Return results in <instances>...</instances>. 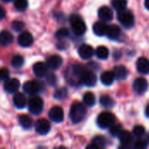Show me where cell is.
<instances>
[{
  "label": "cell",
  "mask_w": 149,
  "mask_h": 149,
  "mask_svg": "<svg viewBox=\"0 0 149 149\" xmlns=\"http://www.w3.org/2000/svg\"><path fill=\"white\" fill-rule=\"evenodd\" d=\"M120 33H121L120 28L118 25L112 24V25H108L107 26V30L106 35L110 39H116V38H118L120 37Z\"/></svg>",
  "instance_id": "22"
},
{
  "label": "cell",
  "mask_w": 149,
  "mask_h": 149,
  "mask_svg": "<svg viewBox=\"0 0 149 149\" xmlns=\"http://www.w3.org/2000/svg\"><path fill=\"white\" fill-rule=\"evenodd\" d=\"M145 113H146V116L149 118V104L147 106V107L145 109Z\"/></svg>",
  "instance_id": "43"
},
{
  "label": "cell",
  "mask_w": 149,
  "mask_h": 149,
  "mask_svg": "<svg viewBox=\"0 0 149 149\" xmlns=\"http://www.w3.org/2000/svg\"><path fill=\"white\" fill-rule=\"evenodd\" d=\"M145 7L149 10V0H145Z\"/></svg>",
  "instance_id": "44"
},
{
  "label": "cell",
  "mask_w": 149,
  "mask_h": 149,
  "mask_svg": "<svg viewBox=\"0 0 149 149\" xmlns=\"http://www.w3.org/2000/svg\"><path fill=\"white\" fill-rule=\"evenodd\" d=\"M11 27L15 31H21L24 27V24L20 20H15L12 22Z\"/></svg>",
  "instance_id": "39"
},
{
  "label": "cell",
  "mask_w": 149,
  "mask_h": 149,
  "mask_svg": "<svg viewBox=\"0 0 149 149\" xmlns=\"http://www.w3.org/2000/svg\"><path fill=\"white\" fill-rule=\"evenodd\" d=\"M17 42L23 47H29L33 43V37L29 31H22L17 38Z\"/></svg>",
  "instance_id": "11"
},
{
  "label": "cell",
  "mask_w": 149,
  "mask_h": 149,
  "mask_svg": "<svg viewBox=\"0 0 149 149\" xmlns=\"http://www.w3.org/2000/svg\"><path fill=\"white\" fill-rule=\"evenodd\" d=\"M47 81H48V83L50 85H55L56 82H57V77L54 74H52V73H49L47 75Z\"/></svg>",
  "instance_id": "41"
},
{
  "label": "cell",
  "mask_w": 149,
  "mask_h": 149,
  "mask_svg": "<svg viewBox=\"0 0 149 149\" xmlns=\"http://www.w3.org/2000/svg\"><path fill=\"white\" fill-rule=\"evenodd\" d=\"M113 73L115 76V79L118 80H125L129 74V72L127 68L124 65H116L113 68Z\"/></svg>",
  "instance_id": "16"
},
{
  "label": "cell",
  "mask_w": 149,
  "mask_h": 149,
  "mask_svg": "<svg viewBox=\"0 0 149 149\" xmlns=\"http://www.w3.org/2000/svg\"><path fill=\"white\" fill-rule=\"evenodd\" d=\"M63 64V58L59 55H52L47 58L46 65L49 68L52 70L58 69Z\"/></svg>",
  "instance_id": "14"
},
{
  "label": "cell",
  "mask_w": 149,
  "mask_h": 149,
  "mask_svg": "<svg viewBox=\"0 0 149 149\" xmlns=\"http://www.w3.org/2000/svg\"><path fill=\"white\" fill-rule=\"evenodd\" d=\"M100 103L105 108H112L114 106V101L109 95H102L100 99Z\"/></svg>",
  "instance_id": "26"
},
{
  "label": "cell",
  "mask_w": 149,
  "mask_h": 149,
  "mask_svg": "<svg viewBox=\"0 0 149 149\" xmlns=\"http://www.w3.org/2000/svg\"><path fill=\"white\" fill-rule=\"evenodd\" d=\"M10 72L7 68H0V80L1 81H5L9 79Z\"/></svg>",
  "instance_id": "40"
},
{
  "label": "cell",
  "mask_w": 149,
  "mask_h": 149,
  "mask_svg": "<svg viewBox=\"0 0 149 149\" xmlns=\"http://www.w3.org/2000/svg\"><path fill=\"white\" fill-rule=\"evenodd\" d=\"M115 120L116 118L112 113L102 112L99 114L97 118V125L102 129L109 128L112 125L115 123Z\"/></svg>",
  "instance_id": "2"
},
{
  "label": "cell",
  "mask_w": 149,
  "mask_h": 149,
  "mask_svg": "<svg viewBox=\"0 0 149 149\" xmlns=\"http://www.w3.org/2000/svg\"><path fill=\"white\" fill-rule=\"evenodd\" d=\"M20 87V82L17 79H8L4 82L3 88L8 93H15Z\"/></svg>",
  "instance_id": "12"
},
{
  "label": "cell",
  "mask_w": 149,
  "mask_h": 149,
  "mask_svg": "<svg viewBox=\"0 0 149 149\" xmlns=\"http://www.w3.org/2000/svg\"><path fill=\"white\" fill-rule=\"evenodd\" d=\"M70 32L68 31L67 28H60L55 34V37L58 39H63V38H66L67 37H69Z\"/></svg>",
  "instance_id": "37"
},
{
  "label": "cell",
  "mask_w": 149,
  "mask_h": 149,
  "mask_svg": "<svg viewBox=\"0 0 149 149\" xmlns=\"http://www.w3.org/2000/svg\"><path fill=\"white\" fill-rule=\"evenodd\" d=\"M115 79V76L113 72L111 71H106L104 72L100 76V80L103 85L105 86H111Z\"/></svg>",
  "instance_id": "24"
},
{
  "label": "cell",
  "mask_w": 149,
  "mask_h": 149,
  "mask_svg": "<svg viewBox=\"0 0 149 149\" xmlns=\"http://www.w3.org/2000/svg\"><path fill=\"white\" fill-rule=\"evenodd\" d=\"M67 90L65 88H59L54 93V98L58 100H63L67 97Z\"/></svg>",
  "instance_id": "35"
},
{
  "label": "cell",
  "mask_w": 149,
  "mask_h": 149,
  "mask_svg": "<svg viewBox=\"0 0 149 149\" xmlns=\"http://www.w3.org/2000/svg\"><path fill=\"white\" fill-rule=\"evenodd\" d=\"M83 100H84V103L87 106V107H93L95 105V102H96V99H95V96L93 93L91 92H87L84 94L83 96Z\"/></svg>",
  "instance_id": "28"
},
{
  "label": "cell",
  "mask_w": 149,
  "mask_h": 149,
  "mask_svg": "<svg viewBox=\"0 0 149 149\" xmlns=\"http://www.w3.org/2000/svg\"><path fill=\"white\" fill-rule=\"evenodd\" d=\"M112 5L116 10L120 11L127 8V0H112Z\"/></svg>",
  "instance_id": "29"
},
{
  "label": "cell",
  "mask_w": 149,
  "mask_h": 149,
  "mask_svg": "<svg viewBox=\"0 0 149 149\" xmlns=\"http://www.w3.org/2000/svg\"><path fill=\"white\" fill-rule=\"evenodd\" d=\"M95 54L100 59H107L109 56V50L106 46L100 45L97 47L95 51Z\"/></svg>",
  "instance_id": "27"
},
{
  "label": "cell",
  "mask_w": 149,
  "mask_h": 149,
  "mask_svg": "<svg viewBox=\"0 0 149 149\" xmlns=\"http://www.w3.org/2000/svg\"><path fill=\"white\" fill-rule=\"evenodd\" d=\"M49 118L56 123H60L64 120V111L60 107H53L49 111Z\"/></svg>",
  "instance_id": "9"
},
{
  "label": "cell",
  "mask_w": 149,
  "mask_h": 149,
  "mask_svg": "<svg viewBox=\"0 0 149 149\" xmlns=\"http://www.w3.org/2000/svg\"><path fill=\"white\" fill-rule=\"evenodd\" d=\"M14 37L9 31H3L0 32V45L5 46L9 45L13 42Z\"/></svg>",
  "instance_id": "23"
},
{
  "label": "cell",
  "mask_w": 149,
  "mask_h": 149,
  "mask_svg": "<svg viewBox=\"0 0 149 149\" xmlns=\"http://www.w3.org/2000/svg\"><path fill=\"white\" fill-rule=\"evenodd\" d=\"M27 104H28L29 111L34 115H39L43 112L44 101L42 98L36 95H32V97L30 98V100H28Z\"/></svg>",
  "instance_id": "5"
},
{
  "label": "cell",
  "mask_w": 149,
  "mask_h": 149,
  "mask_svg": "<svg viewBox=\"0 0 149 149\" xmlns=\"http://www.w3.org/2000/svg\"><path fill=\"white\" fill-rule=\"evenodd\" d=\"M3 2H5V3H8V2H10V1H12V0H2Z\"/></svg>",
  "instance_id": "45"
},
{
  "label": "cell",
  "mask_w": 149,
  "mask_h": 149,
  "mask_svg": "<svg viewBox=\"0 0 149 149\" xmlns=\"http://www.w3.org/2000/svg\"><path fill=\"white\" fill-rule=\"evenodd\" d=\"M120 23L126 28H131L134 24V13L129 10H122L118 11L117 15Z\"/></svg>",
  "instance_id": "3"
},
{
  "label": "cell",
  "mask_w": 149,
  "mask_h": 149,
  "mask_svg": "<svg viewBox=\"0 0 149 149\" xmlns=\"http://www.w3.org/2000/svg\"><path fill=\"white\" fill-rule=\"evenodd\" d=\"M93 144L97 148V149L103 148L107 145V140L103 136H96L93 140Z\"/></svg>",
  "instance_id": "30"
},
{
  "label": "cell",
  "mask_w": 149,
  "mask_h": 149,
  "mask_svg": "<svg viewBox=\"0 0 149 149\" xmlns=\"http://www.w3.org/2000/svg\"><path fill=\"white\" fill-rule=\"evenodd\" d=\"M147 141H148V142H149V134H148V135L147 136Z\"/></svg>",
  "instance_id": "46"
},
{
  "label": "cell",
  "mask_w": 149,
  "mask_h": 149,
  "mask_svg": "<svg viewBox=\"0 0 149 149\" xmlns=\"http://www.w3.org/2000/svg\"><path fill=\"white\" fill-rule=\"evenodd\" d=\"M148 141L143 140L141 138H138V140L134 142V148L137 149H145L148 147Z\"/></svg>",
  "instance_id": "38"
},
{
  "label": "cell",
  "mask_w": 149,
  "mask_h": 149,
  "mask_svg": "<svg viewBox=\"0 0 149 149\" xmlns=\"http://www.w3.org/2000/svg\"><path fill=\"white\" fill-rule=\"evenodd\" d=\"M24 58L21 55H15L12 58H11V65L14 68H20L23 66L24 65Z\"/></svg>",
  "instance_id": "31"
},
{
  "label": "cell",
  "mask_w": 149,
  "mask_h": 149,
  "mask_svg": "<svg viewBox=\"0 0 149 149\" xmlns=\"http://www.w3.org/2000/svg\"><path fill=\"white\" fill-rule=\"evenodd\" d=\"M107 24L104 22V21H99V22H96L93 26V32L97 35V36H104L106 35L107 33Z\"/></svg>",
  "instance_id": "20"
},
{
  "label": "cell",
  "mask_w": 149,
  "mask_h": 149,
  "mask_svg": "<svg viewBox=\"0 0 149 149\" xmlns=\"http://www.w3.org/2000/svg\"><path fill=\"white\" fill-rule=\"evenodd\" d=\"M71 21V26L73 33L77 36L83 35L86 31V25L83 19L77 15H72L70 18Z\"/></svg>",
  "instance_id": "4"
},
{
  "label": "cell",
  "mask_w": 149,
  "mask_h": 149,
  "mask_svg": "<svg viewBox=\"0 0 149 149\" xmlns=\"http://www.w3.org/2000/svg\"><path fill=\"white\" fill-rule=\"evenodd\" d=\"M18 122H19V125L24 127V129H29L32 127L33 125V120L32 119L26 115V114H22L18 117Z\"/></svg>",
  "instance_id": "25"
},
{
  "label": "cell",
  "mask_w": 149,
  "mask_h": 149,
  "mask_svg": "<svg viewBox=\"0 0 149 149\" xmlns=\"http://www.w3.org/2000/svg\"><path fill=\"white\" fill-rule=\"evenodd\" d=\"M86 115V108L84 104L80 102H74L70 109L69 117L73 124L80 123Z\"/></svg>",
  "instance_id": "1"
},
{
  "label": "cell",
  "mask_w": 149,
  "mask_h": 149,
  "mask_svg": "<svg viewBox=\"0 0 149 149\" xmlns=\"http://www.w3.org/2000/svg\"><path fill=\"white\" fill-rule=\"evenodd\" d=\"M134 91L138 94H143L148 88V82L144 78H138L134 80L133 85Z\"/></svg>",
  "instance_id": "10"
},
{
  "label": "cell",
  "mask_w": 149,
  "mask_h": 149,
  "mask_svg": "<svg viewBox=\"0 0 149 149\" xmlns=\"http://www.w3.org/2000/svg\"><path fill=\"white\" fill-rule=\"evenodd\" d=\"M40 84L37 80H29L24 84L23 89L29 95H36L40 91Z\"/></svg>",
  "instance_id": "8"
},
{
  "label": "cell",
  "mask_w": 149,
  "mask_h": 149,
  "mask_svg": "<svg viewBox=\"0 0 149 149\" xmlns=\"http://www.w3.org/2000/svg\"><path fill=\"white\" fill-rule=\"evenodd\" d=\"M122 131V127L120 124H113L109 127V132L113 136H119L120 132Z\"/></svg>",
  "instance_id": "36"
},
{
  "label": "cell",
  "mask_w": 149,
  "mask_h": 149,
  "mask_svg": "<svg viewBox=\"0 0 149 149\" xmlns=\"http://www.w3.org/2000/svg\"><path fill=\"white\" fill-rule=\"evenodd\" d=\"M118 137H119L121 144L125 147H128L130 144H132V142L134 141V135L128 131H123L122 130Z\"/></svg>",
  "instance_id": "21"
},
{
  "label": "cell",
  "mask_w": 149,
  "mask_h": 149,
  "mask_svg": "<svg viewBox=\"0 0 149 149\" xmlns=\"http://www.w3.org/2000/svg\"><path fill=\"white\" fill-rule=\"evenodd\" d=\"M47 68L48 66L46 64L43 62H37L33 65V72L37 77L42 78L47 74Z\"/></svg>",
  "instance_id": "18"
},
{
  "label": "cell",
  "mask_w": 149,
  "mask_h": 149,
  "mask_svg": "<svg viewBox=\"0 0 149 149\" xmlns=\"http://www.w3.org/2000/svg\"><path fill=\"white\" fill-rule=\"evenodd\" d=\"M15 8L19 11H24L28 7V1L27 0H15L14 1Z\"/></svg>",
  "instance_id": "33"
},
{
  "label": "cell",
  "mask_w": 149,
  "mask_h": 149,
  "mask_svg": "<svg viewBox=\"0 0 149 149\" xmlns=\"http://www.w3.org/2000/svg\"><path fill=\"white\" fill-rule=\"evenodd\" d=\"M136 67H137V70L140 73L148 74V73H149V60L145 57L140 58L137 60Z\"/></svg>",
  "instance_id": "19"
},
{
  "label": "cell",
  "mask_w": 149,
  "mask_h": 149,
  "mask_svg": "<svg viewBox=\"0 0 149 149\" xmlns=\"http://www.w3.org/2000/svg\"><path fill=\"white\" fill-rule=\"evenodd\" d=\"M86 70V69L84 66H82L81 65H73L72 68V74H73L75 77L79 78V80H80V78H81L82 74L84 73V72H85Z\"/></svg>",
  "instance_id": "32"
},
{
  "label": "cell",
  "mask_w": 149,
  "mask_h": 149,
  "mask_svg": "<svg viewBox=\"0 0 149 149\" xmlns=\"http://www.w3.org/2000/svg\"><path fill=\"white\" fill-rule=\"evenodd\" d=\"M80 81L83 85L88 87H92L94 86L97 83V76L93 72L86 70L80 78Z\"/></svg>",
  "instance_id": "7"
},
{
  "label": "cell",
  "mask_w": 149,
  "mask_h": 149,
  "mask_svg": "<svg viewBox=\"0 0 149 149\" xmlns=\"http://www.w3.org/2000/svg\"><path fill=\"white\" fill-rule=\"evenodd\" d=\"M99 17L104 22L111 21L113 18V11L108 6H102L99 10Z\"/></svg>",
  "instance_id": "15"
},
{
  "label": "cell",
  "mask_w": 149,
  "mask_h": 149,
  "mask_svg": "<svg viewBox=\"0 0 149 149\" xmlns=\"http://www.w3.org/2000/svg\"><path fill=\"white\" fill-rule=\"evenodd\" d=\"M13 104L18 109H23L27 105V100L24 93H15L13 97Z\"/></svg>",
  "instance_id": "17"
},
{
  "label": "cell",
  "mask_w": 149,
  "mask_h": 149,
  "mask_svg": "<svg viewBox=\"0 0 149 149\" xmlns=\"http://www.w3.org/2000/svg\"><path fill=\"white\" fill-rule=\"evenodd\" d=\"M146 133V130H145V127L143 126H141V125H137L134 127V130H133V134L135 137L137 138H141L144 136Z\"/></svg>",
  "instance_id": "34"
},
{
  "label": "cell",
  "mask_w": 149,
  "mask_h": 149,
  "mask_svg": "<svg viewBox=\"0 0 149 149\" xmlns=\"http://www.w3.org/2000/svg\"><path fill=\"white\" fill-rule=\"evenodd\" d=\"M94 52H94L93 48L91 45H86V44H84V45H80L79 48V55L83 59L91 58L93 56Z\"/></svg>",
  "instance_id": "13"
},
{
  "label": "cell",
  "mask_w": 149,
  "mask_h": 149,
  "mask_svg": "<svg viewBox=\"0 0 149 149\" xmlns=\"http://www.w3.org/2000/svg\"><path fill=\"white\" fill-rule=\"evenodd\" d=\"M34 127H35V131L38 134L45 135L51 130V123L46 119H40L36 121Z\"/></svg>",
  "instance_id": "6"
},
{
  "label": "cell",
  "mask_w": 149,
  "mask_h": 149,
  "mask_svg": "<svg viewBox=\"0 0 149 149\" xmlns=\"http://www.w3.org/2000/svg\"><path fill=\"white\" fill-rule=\"evenodd\" d=\"M5 14H6V12H5L4 8H3V6H1V5H0V20H2V19H3V18H4Z\"/></svg>",
  "instance_id": "42"
}]
</instances>
